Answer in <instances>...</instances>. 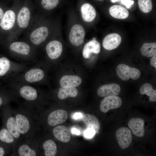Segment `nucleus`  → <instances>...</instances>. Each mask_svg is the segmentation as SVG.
Masks as SVG:
<instances>
[{
	"mask_svg": "<svg viewBox=\"0 0 156 156\" xmlns=\"http://www.w3.org/2000/svg\"><path fill=\"white\" fill-rule=\"evenodd\" d=\"M116 72L118 77L123 81H127L130 78L136 80L141 75L138 69L124 64L118 65L116 68Z\"/></svg>",
	"mask_w": 156,
	"mask_h": 156,
	"instance_id": "nucleus-1",
	"label": "nucleus"
},
{
	"mask_svg": "<svg viewBox=\"0 0 156 156\" xmlns=\"http://www.w3.org/2000/svg\"><path fill=\"white\" fill-rule=\"evenodd\" d=\"M85 35L83 27L79 24H75L72 27L69 36V40L73 45L78 46L84 42Z\"/></svg>",
	"mask_w": 156,
	"mask_h": 156,
	"instance_id": "nucleus-2",
	"label": "nucleus"
},
{
	"mask_svg": "<svg viewBox=\"0 0 156 156\" xmlns=\"http://www.w3.org/2000/svg\"><path fill=\"white\" fill-rule=\"evenodd\" d=\"M116 135L119 145L122 149H126L131 143V133L128 128L121 127L119 128L116 132Z\"/></svg>",
	"mask_w": 156,
	"mask_h": 156,
	"instance_id": "nucleus-3",
	"label": "nucleus"
},
{
	"mask_svg": "<svg viewBox=\"0 0 156 156\" xmlns=\"http://www.w3.org/2000/svg\"><path fill=\"white\" fill-rule=\"evenodd\" d=\"M122 104L120 97L117 96L105 97L101 101L100 109L103 113H106L110 109L120 107Z\"/></svg>",
	"mask_w": 156,
	"mask_h": 156,
	"instance_id": "nucleus-4",
	"label": "nucleus"
},
{
	"mask_svg": "<svg viewBox=\"0 0 156 156\" xmlns=\"http://www.w3.org/2000/svg\"><path fill=\"white\" fill-rule=\"evenodd\" d=\"M120 91V86L116 83H113L101 86L97 91L98 95L101 97L110 96H117Z\"/></svg>",
	"mask_w": 156,
	"mask_h": 156,
	"instance_id": "nucleus-5",
	"label": "nucleus"
},
{
	"mask_svg": "<svg viewBox=\"0 0 156 156\" xmlns=\"http://www.w3.org/2000/svg\"><path fill=\"white\" fill-rule=\"evenodd\" d=\"M68 116V113L66 110H56L49 115L47 119L48 123L49 125L54 126L65 122Z\"/></svg>",
	"mask_w": 156,
	"mask_h": 156,
	"instance_id": "nucleus-6",
	"label": "nucleus"
},
{
	"mask_svg": "<svg viewBox=\"0 0 156 156\" xmlns=\"http://www.w3.org/2000/svg\"><path fill=\"white\" fill-rule=\"evenodd\" d=\"M144 121L141 118H133L129 121L128 125L133 133L138 137H143L145 133Z\"/></svg>",
	"mask_w": 156,
	"mask_h": 156,
	"instance_id": "nucleus-7",
	"label": "nucleus"
},
{
	"mask_svg": "<svg viewBox=\"0 0 156 156\" xmlns=\"http://www.w3.org/2000/svg\"><path fill=\"white\" fill-rule=\"evenodd\" d=\"M122 41L120 36L116 33H112L106 36L103 39L102 45L105 49L111 50L117 48Z\"/></svg>",
	"mask_w": 156,
	"mask_h": 156,
	"instance_id": "nucleus-8",
	"label": "nucleus"
},
{
	"mask_svg": "<svg viewBox=\"0 0 156 156\" xmlns=\"http://www.w3.org/2000/svg\"><path fill=\"white\" fill-rule=\"evenodd\" d=\"M46 49L48 57L52 59H55L61 55L62 47L60 42L57 40H53L47 44Z\"/></svg>",
	"mask_w": 156,
	"mask_h": 156,
	"instance_id": "nucleus-9",
	"label": "nucleus"
},
{
	"mask_svg": "<svg viewBox=\"0 0 156 156\" xmlns=\"http://www.w3.org/2000/svg\"><path fill=\"white\" fill-rule=\"evenodd\" d=\"M49 33L48 28L45 27H39L34 30L31 34L30 39L31 42L38 45L46 39Z\"/></svg>",
	"mask_w": 156,
	"mask_h": 156,
	"instance_id": "nucleus-10",
	"label": "nucleus"
},
{
	"mask_svg": "<svg viewBox=\"0 0 156 156\" xmlns=\"http://www.w3.org/2000/svg\"><path fill=\"white\" fill-rule=\"evenodd\" d=\"M82 81L81 78L78 76L65 75L60 79V84L62 87H75L80 85Z\"/></svg>",
	"mask_w": 156,
	"mask_h": 156,
	"instance_id": "nucleus-11",
	"label": "nucleus"
},
{
	"mask_svg": "<svg viewBox=\"0 0 156 156\" xmlns=\"http://www.w3.org/2000/svg\"><path fill=\"white\" fill-rule=\"evenodd\" d=\"M101 49L100 43L96 40H91L84 46L82 51V55L85 58H89L92 53L98 54Z\"/></svg>",
	"mask_w": 156,
	"mask_h": 156,
	"instance_id": "nucleus-12",
	"label": "nucleus"
},
{
	"mask_svg": "<svg viewBox=\"0 0 156 156\" xmlns=\"http://www.w3.org/2000/svg\"><path fill=\"white\" fill-rule=\"evenodd\" d=\"M15 20V14L12 10H8L5 12L1 19L0 26L3 29L8 30L13 26Z\"/></svg>",
	"mask_w": 156,
	"mask_h": 156,
	"instance_id": "nucleus-13",
	"label": "nucleus"
},
{
	"mask_svg": "<svg viewBox=\"0 0 156 156\" xmlns=\"http://www.w3.org/2000/svg\"><path fill=\"white\" fill-rule=\"evenodd\" d=\"M54 136L59 141L64 143L69 142L70 136L68 128L63 125L57 126L53 131Z\"/></svg>",
	"mask_w": 156,
	"mask_h": 156,
	"instance_id": "nucleus-14",
	"label": "nucleus"
},
{
	"mask_svg": "<svg viewBox=\"0 0 156 156\" xmlns=\"http://www.w3.org/2000/svg\"><path fill=\"white\" fill-rule=\"evenodd\" d=\"M82 16L83 20L87 22H90L94 20L96 15V10L90 4H83L81 8Z\"/></svg>",
	"mask_w": 156,
	"mask_h": 156,
	"instance_id": "nucleus-15",
	"label": "nucleus"
},
{
	"mask_svg": "<svg viewBox=\"0 0 156 156\" xmlns=\"http://www.w3.org/2000/svg\"><path fill=\"white\" fill-rule=\"evenodd\" d=\"M109 12L113 17L118 19H125L129 15V12L125 8L119 5L111 6L109 9Z\"/></svg>",
	"mask_w": 156,
	"mask_h": 156,
	"instance_id": "nucleus-16",
	"label": "nucleus"
},
{
	"mask_svg": "<svg viewBox=\"0 0 156 156\" xmlns=\"http://www.w3.org/2000/svg\"><path fill=\"white\" fill-rule=\"evenodd\" d=\"M30 18V13L26 7L22 8L20 11L17 17V23L21 28H26L29 25Z\"/></svg>",
	"mask_w": 156,
	"mask_h": 156,
	"instance_id": "nucleus-17",
	"label": "nucleus"
},
{
	"mask_svg": "<svg viewBox=\"0 0 156 156\" xmlns=\"http://www.w3.org/2000/svg\"><path fill=\"white\" fill-rule=\"evenodd\" d=\"M44 76L43 71L39 68H34L27 71L25 76V80L29 83H33L42 80Z\"/></svg>",
	"mask_w": 156,
	"mask_h": 156,
	"instance_id": "nucleus-18",
	"label": "nucleus"
},
{
	"mask_svg": "<svg viewBox=\"0 0 156 156\" xmlns=\"http://www.w3.org/2000/svg\"><path fill=\"white\" fill-rule=\"evenodd\" d=\"M82 119L87 128L92 129L96 132L99 129L100 125L99 121L95 116L90 114H85L82 116Z\"/></svg>",
	"mask_w": 156,
	"mask_h": 156,
	"instance_id": "nucleus-19",
	"label": "nucleus"
},
{
	"mask_svg": "<svg viewBox=\"0 0 156 156\" xmlns=\"http://www.w3.org/2000/svg\"><path fill=\"white\" fill-rule=\"evenodd\" d=\"M15 120L19 133L22 134L27 133L30 127L29 121L27 118L23 115L18 114L16 116Z\"/></svg>",
	"mask_w": 156,
	"mask_h": 156,
	"instance_id": "nucleus-20",
	"label": "nucleus"
},
{
	"mask_svg": "<svg viewBox=\"0 0 156 156\" xmlns=\"http://www.w3.org/2000/svg\"><path fill=\"white\" fill-rule=\"evenodd\" d=\"M10 48L12 51L24 55H28L30 50L29 46L27 43L23 42H14L10 45Z\"/></svg>",
	"mask_w": 156,
	"mask_h": 156,
	"instance_id": "nucleus-21",
	"label": "nucleus"
},
{
	"mask_svg": "<svg viewBox=\"0 0 156 156\" xmlns=\"http://www.w3.org/2000/svg\"><path fill=\"white\" fill-rule=\"evenodd\" d=\"M21 96L25 99L28 101H33L37 97L36 90L33 87L28 86H24L20 90Z\"/></svg>",
	"mask_w": 156,
	"mask_h": 156,
	"instance_id": "nucleus-22",
	"label": "nucleus"
},
{
	"mask_svg": "<svg viewBox=\"0 0 156 156\" xmlns=\"http://www.w3.org/2000/svg\"><path fill=\"white\" fill-rule=\"evenodd\" d=\"M78 94L77 89L75 87H61L58 92V97L61 100H64L68 97H75Z\"/></svg>",
	"mask_w": 156,
	"mask_h": 156,
	"instance_id": "nucleus-23",
	"label": "nucleus"
},
{
	"mask_svg": "<svg viewBox=\"0 0 156 156\" xmlns=\"http://www.w3.org/2000/svg\"><path fill=\"white\" fill-rule=\"evenodd\" d=\"M142 54L144 56L150 57L156 53V43H145L140 49Z\"/></svg>",
	"mask_w": 156,
	"mask_h": 156,
	"instance_id": "nucleus-24",
	"label": "nucleus"
},
{
	"mask_svg": "<svg viewBox=\"0 0 156 156\" xmlns=\"http://www.w3.org/2000/svg\"><path fill=\"white\" fill-rule=\"evenodd\" d=\"M140 92L142 94H146L149 96L150 101H156V90L153 89L150 84L148 83L144 84L140 88Z\"/></svg>",
	"mask_w": 156,
	"mask_h": 156,
	"instance_id": "nucleus-25",
	"label": "nucleus"
},
{
	"mask_svg": "<svg viewBox=\"0 0 156 156\" xmlns=\"http://www.w3.org/2000/svg\"><path fill=\"white\" fill-rule=\"evenodd\" d=\"M43 147L44 151L46 156H54L57 154V145L54 141L48 140L43 144Z\"/></svg>",
	"mask_w": 156,
	"mask_h": 156,
	"instance_id": "nucleus-26",
	"label": "nucleus"
},
{
	"mask_svg": "<svg viewBox=\"0 0 156 156\" xmlns=\"http://www.w3.org/2000/svg\"><path fill=\"white\" fill-rule=\"evenodd\" d=\"M8 131L13 137L18 138L20 135L17 128L15 118L13 117H10L8 120L6 124Z\"/></svg>",
	"mask_w": 156,
	"mask_h": 156,
	"instance_id": "nucleus-27",
	"label": "nucleus"
},
{
	"mask_svg": "<svg viewBox=\"0 0 156 156\" xmlns=\"http://www.w3.org/2000/svg\"><path fill=\"white\" fill-rule=\"evenodd\" d=\"M138 4L140 9L144 13H148L152 10L151 0H138Z\"/></svg>",
	"mask_w": 156,
	"mask_h": 156,
	"instance_id": "nucleus-28",
	"label": "nucleus"
},
{
	"mask_svg": "<svg viewBox=\"0 0 156 156\" xmlns=\"http://www.w3.org/2000/svg\"><path fill=\"white\" fill-rule=\"evenodd\" d=\"M10 63L9 60L5 57L0 58V76H3L9 70Z\"/></svg>",
	"mask_w": 156,
	"mask_h": 156,
	"instance_id": "nucleus-29",
	"label": "nucleus"
},
{
	"mask_svg": "<svg viewBox=\"0 0 156 156\" xmlns=\"http://www.w3.org/2000/svg\"><path fill=\"white\" fill-rule=\"evenodd\" d=\"M0 140L5 143H11L13 142L14 139L8 130L3 129L0 131Z\"/></svg>",
	"mask_w": 156,
	"mask_h": 156,
	"instance_id": "nucleus-30",
	"label": "nucleus"
},
{
	"mask_svg": "<svg viewBox=\"0 0 156 156\" xmlns=\"http://www.w3.org/2000/svg\"><path fill=\"white\" fill-rule=\"evenodd\" d=\"M18 152L20 156H35L36 155L35 151L26 144H23L20 146L18 149Z\"/></svg>",
	"mask_w": 156,
	"mask_h": 156,
	"instance_id": "nucleus-31",
	"label": "nucleus"
},
{
	"mask_svg": "<svg viewBox=\"0 0 156 156\" xmlns=\"http://www.w3.org/2000/svg\"><path fill=\"white\" fill-rule=\"evenodd\" d=\"M58 2V0H42L41 3L45 9L51 10L55 8Z\"/></svg>",
	"mask_w": 156,
	"mask_h": 156,
	"instance_id": "nucleus-32",
	"label": "nucleus"
},
{
	"mask_svg": "<svg viewBox=\"0 0 156 156\" xmlns=\"http://www.w3.org/2000/svg\"><path fill=\"white\" fill-rule=\"evenodd\" d=\"M96 132L91 128H87L84 132V135L87 138H90L93 137L95 135Z\"/></svg>",
	"mask_w": 156,
	"mask_h": 156,
	"instance_id": "nucleus-33",
	"label": "nucleus"
},
{
	"mask_svg": "<svg viewBox=\"0 0 156 156\" xmlns=\"http://www.w3.org/2000/svg\"><path fill=\"white\" fill-rule=\"evenodd\" d=\"M121 1L128 8H129L134 3L133 1L131 0H121Z\"/></svg>",
	"mask_w": 156,
	"mask_h": 156,
	"instance_id": "nucleus-34",
	"label": "nucleus"
},
{
	"mask_svg": "<svg viewBox=\"0 0 156 156\" xmlns=\"http://www.w3.org/2000/svg\"><path fill=\"white\" fill-rule=\"evenodd\" d=\"M151 65L156 68V55H155L152 56L151 58L150 62Z\"/></svg>",
	"mask_w": 156,
	"mask_h": 156,
	"instance_id": "nucleus-35",
	"label": "nucleus"
},
{
	"mask_svg": "<svg viewBox=\"0 0 156 156\" xmlns=\"http://www.w3.org/2000/svg\"><path fill=\"white\" fill-rule=\"evenodd\" d=\"M82 114L79 112L75 113L73 115V118L75 120H78L82 118Z\"/></svg>",
	"mask_w": 156,
	"mask_h": 156,
	"instance_id": "nucleus-36",
	"label": "nucleus"
},
{
	"mask_svg": "<svg viewBox=\"0 0 156 156\" xmlns=\"http://www.w3.org/2000/svg\"><path fill=\"white\" fill-rule=\"evenodd\" d=\"M72 134H75L77 135H79L80 134V131L75 128H72L71 130Z\"/></svg>",
	"mask_w": 156,
	"mask_h": 156,
	"instance_id": "nucleus-37",
	"label": "nucleus"
},
{
	"mask_svg": "<svg viewBox=\"0 0 156 156\" xmlns=\"http://www.w3.org/2000/svg\"><path fill=\"white\" fill-rule=\"evenodd\" d=\"M5 154L4 149L2 147H0V156H3Z\"/></svg>",
	"mask_w": 156,
	"mask_h": 156,
	"instance_id": "nucleus-38",
	"label": "nucleus"
},
{
	"mask_svg": "<svg viewBox=\"0 0 156 156\" xmlns=\"http://www.w3.org/2000/svg\"><path fill=\"white\" fill-rule=\"evenodd\" d=\"M4 15L2 9L0 8V20L3 17Z\"/></svg>",
	"mask_w": 156,
	"mask_h": 156,
	"instance_id": "nucleus-39",
	"label": "nucleus"
},
{
	"mask_svg": "<svg viewBox=\"0 0 156 156\" xmlns=\"http://www.w3.org/2000/svg\"><path fill=\"white\" fill-rule=\"evenodd\" d=\"M120 0H111V1L113 3H116L118 1H119Z\"/></svg>",
	"mask_w": 156,
	"mask_h": 156,
	"instance_id": "nucleus-40",
	"label": "nucleus"
},
{
	"mask_svg": "<svg viewBox=\"0 0 156 156\" xmlns=\"http://www.w3.org/2000/svg\"><path fill=\"white\" fill-rule=\"evenodd\" d=\"M2 103V98L0 97V106L1 105Z\"/></svg>",
	"mask_w": 156,
	"mask_h": 156,
	"instance_id": "nucleus-41",
	"label": "nucleus"
},
{
	"mask_svg": "<svg viewBox=\"0 0 156 156\" xmlns=\"http://www.w3.org/2000/svg\"><path fill=\"white\" fill-rule=\"evenodd\" d=\"M99 0V1H102V0Z\"/></svg>",
	"mask_w": 156,
	"mask_h": 156,
	"instance_id": "nucleus-42",
	"label": "nucleus"
}]
</instances>
